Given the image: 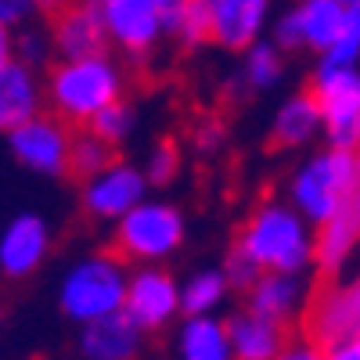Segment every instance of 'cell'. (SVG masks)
<instances>
[{
  "label": "cell",
  "mask_w": 360,
  "mask_h": 360,
  "mask_svg": "<svg viewBox=\"0 0 360 360\" xmlns=\"http://www.w3.org/2000/svg\"><path fill=\"white\" fill-rule=\"evenodd\" d=\"M231 245L263 274H310L317 263V227L288 198H259L238 224Z\"/></svg>",
  "instance_id": "6da1fadb"
},
{
  "label": "cell",
  "mask_w": 360,
  "mask_h": 360,
  "mask_svg": "<svg viewBox=\"0 0 360 360\" xmlns=\"http://www.w3.org/2000/svg\"><path fill=\"white\" fill-rule=\"evenodd\" d=\"M47 86V108L62 115L69 127L83 130L94 123L108 105L127 98V65L123 58L108 54H90V58H58V62L44 72Z\"/></svg>",
  "instance_id": "7a4b0ae2"
},
{
  "label": "cell",
  "mask_w": 360,
  "mask_h": 360,
  "mask_svg": "<svg viewBox=\"0 0 360 360\" xmlns=\"http://www.w3.org/2000/svg\"><path fill=\"white\" fill-rule=\"evenodd\" d=\"M360 188V152L321 144L295 162L285 180V198L314 227L328 224Z\"/></svg>",
  "instance_id": "3957f363"
},
{
  "label": "cell",
  "mask_w": 360,
  "mask_h": 360,
  "mask_svg": "<svg viewBox=\"0 0 360 360\" xmlns=\"http://www.w3.org/2000/svg\"><path fill=\"white\" fill-rule=\"evenodd\" d=\"M127 288H130V263L115 249H98L79 256L65 270L62 285H58V307L69 321L83 328L98 317L123 310Z\"/></svg>",
  "instance_id": "277c9868"
},
{
  "label": "cell",
  "mask_w": 360,
  "mask_h": 360,
  "mask_svg": "<svg viewBox=\"0 0 360 360\" xmlns=\"http://www.w3.org/2000/svg\"><path fill=\"white\" fill-rule=\"evenodd\" d=\"M188 242V217L176 202L152 198L134 205L123 220L112 224V249L127 263H166Z\"/></svg>",
  "instance_id": "5b68a950"
},
{
  "label": "cell",
  "mask_w": 360,
  "mask_h": 360,
  "mask_svg": "<svg viewBox=\"0 0 360 360\" xmlns=\"http://www.w3.org/2000/svg\"><path fill=\"white\" fill-rule=\"evenodd\" d=\"M310 94L321 108V144L360 152V65L317 62Z\"/></svg>",
  "instance_id": "8992f818"
},
{
  "label": "cell",
  "mask_w": 360,
  "mask_h": 360,
  "mask_svg": "<svg viewBox=\"0 0 360 360\" xmlns=\"http://www.w3.org/2000/svg\"><path fill=\"white\" fill-rule=\"evenodd\" d=\"M360 332V263L342 270L339 278H324L321 288L310 292L303 310V339H310L321 353L353 342Z\"/></svg>",
  "instance_id": "52a82bcc"
},
{
  "label": "cell",
  "mask_w": 360,
  "mask_h": 360,
  "mask_svg": "<svg viewBox=\"0 0 360 360\" xmlns=\"http://www.w3.org/2000/svg\"><path fill=\"white\" fill-rule=\"evenodd\" d=\"M105 22L112 51L123 62L144 65L166 44V15L159 0H79Z\"/></svg>",
  "instance_id": "ba28073f"
},
{
  "label": "cell",
  "mask_w": 360,
  "mask_h": 360,
  "mask_svg": "<svg viewBox=\"0 0 360 360\" xmlns=\"http://www.w3.org/2000/svg\"><path fill=\"white\" fill-rule=\"evenodd\" d=\"M8 148H11V159L47 180H62L69 176V159H72V137L76 127H69L62 115H54L51 108L33 115L29 123H22L18 130L4 134Z\"/></svg>",
  "instance_id": "9c48e42d"
},
{
  "label": "cell",
  "mask_w": 360,
  "mask_h": 360,
  "mask_svg": "<svg viewBox=\"0 0 360 360\" xmlns=\"http://www.w3.org/2000/svg\"><path fill=\"white\" fill-rule=\"evenodd\" d=\"M152 191L144 176V166L127 162V159H112L101 173L79 184V209L86 220L94 224H115L123 220L134 205H141Z\"/></svg>",
  "instance_id": "30bf717a"
},
{
  "label": "cell",
  "mask_w": 360,
  "mask_h": 360,
  "mask_svg": "<svg viewBox=\"0 0 360 360\" xmlns=\"http://www.w3.org/2000/svg\"><path fill=\"white\" fill-rule=\"evenodd\" d=\"M144 335H159L173 324L180 307V281L166 263H141L130 270V288H127V307H123Z\"/></svg>",
  "instance_id": "8fae6325"
},
{
  "label": "cell",
  "mask_w": 360,
  "mask_h": 360,
  "mask_svg": "<svg viewBox=\"0 0 360 360\" xmlns=\"http://www.w3.org/2000/svg\"><path fill=\"white\" fill-rule=\"evenodd\" d=\"M54 231L40 213H18L0 231V274L8 281H29L47 263Z\"/></svg>",
  "instance_id": "7c38bea8"
},
{
  "label": "cell",
  "mask_w": 360,
  "mask_h": 360,
  "mask_svg": "<svg viewBox=\"0 0 360 360\" xmlns=\"http://www.w3.org/2000/svg\"><path fill=\"white\" fill-rule=\"evenodd\" d=\"M213 18V47L242 54L270 33L274 0H202Z\"/></svg>",
  "instance_id": "4fadbf2b"
},
{
  "label": "cell",
  "mask_w": 360,
  "mask_h": 360,
  "mask_svg": "<svg viewBox=\"0 0 360 360\" xmlns=\"http://www.w3.org/2000/svg\"><path fill=\"white\" fill-rule=\"evenodd\" d=\"M47 112V86L44 72L29 69L25 62L11 58L0 69V134H11L33 115Z\"/></svg>",
  "instance_id": "5bb4252c"
},
{
  "label": "cell",
  "mask_w": 360,
  "mask_h": 360,
  "mask_svg": "<svg viewBox=\"0 0 360 360\" xmlns=\"http://www.w3.org/2000/svg\"><path fill=\"white\" fill-rule=\"evenodd\" d=\"M317 141H321V108H317V98L307 86V90L288 94L274 108L270 127H266V144L274 148V152H307Z\"/></svg>",
  "instance_id": "9a60e30c"
},
{
  "label": "cell",
  "mask_w": 360,
  "mask_h": 360,
  "mask_svg": "<svg viewBox=\"0 0 360 360\" xmlns=\"http://www.w3.org/2000/svg\"><path fill=\"white\" fill-rule=\"evenodd\" d=\"M224 324H227V339H231V360H278L292 342V332H288L292 324L259 317L249 307L224 317Z\"/></svg>",
  "instance_id": "2e32d148"
},
{
  "label": "cell",
  "mask_w": 360,
  "mask_h": 360,
  "mask_svg": "<svg viewBox=\"0 0 360 360\" xmlns=\"http://www.w3.org/2000/svg\"><path fill=\"white\" fill-rule=\"evenodd\" d=\"M360 252V188L339 213L317 227V263L321 278H339Z\"/></svg>",
  "instance_id": "e0dca14e"
},
{
  "label": "cell",
  "mask_w": 360,
  "mask_h": 360,
  "mask_svg": "<svg viewBox=\"0 0 360 360\" xmlns=\"http://www.w3.org/2000/svg\"><path fill=\"white\" fill-rule=\"evenodd\" d=\"M285 51L263 37L256 40L249 51H242V58H238V69L227 76V98L231 101H245L252 94H270L281 79H285Z\"/></svg>",
  "instance_id": "ac0fdd59"
},
{
  "label": "cell",
  "mask_w": 360,
  "mask_h": 360,
  "mask_svg": "<svg viewBox=\"0 0 360 360\" xmlns=\"http://www.w3.org/2000/svg\"><path fill=\"white\" fill-rule=\"evenodd\" d=\"M141 346H144V332L127 310L98 317L79 328V353L86 360H137Z\"/></svg>",
  "instance_id": "d6986e66"
},
{
  "label": "cell",
  "mask_w": 360,
  "mask_h": 360,
  "mask_svg": "<svg viewBox=\"0 0 360 360\" xmlns=\"http://www.w3.org/2000/svg\"><path fill=\"white\" fill-rule=\"evenodd\" d=\"M307 303H310V285L303 281V274H259V281L245 292V307L278 324L303 321Z\"/></svg>",
  "instance_id": "ffe728a7"
},
{
  "label": "cell",
  "mask_w": 360,
  "mask_h": 360,
  "mask_svg": "<svg viewBox=\"0 0 360 360\" xmlns=\"http://www.w3.org/2000/svg\"><path fill=\"white\" fill-rule=\"evenodd\" d=\"M47 25H51V40H54L58 58H90V54H108L112 51L101 15L94 8H86V4L65 8Z\"/></svg>",
  "instance_id": "44dd1931"
},
{
  "label": "cell",
  "mask_w": 360,
  "mask_h": 360,
  "mask_svg": "<svg viewBox=\"0 0 360 360\" xmlns=\"http://www.w3.org/2000/svg\"><path fill=\"white\" fill-rule=\"evenodd\" d=\"M292 15L303 29V44L310 54H328L332 44L339 40L342 33V18H346V8L339 0H292Z\"/></svg>",
  "instance_id": "7402d4cb"
},
{
  "label": "cell",
  "mask_w": 360,
  "mask_h": 360,
  "mask_svg": "<svg viewBox=\"0 0 360 360\" xmlns=\"http://www.w3.org/2000/svg\"><path fill=\"white\" fill-rule=\"evenodd\" d=\"M176 356L180 360H231L227 324L217 317H184L176 332Z\"/></svg>",
  "instance_id": "603a6c76"
},
{
  "label": "cell",
  "mask_w": 360,
  "mask_h": 360,
  "mask_svg": "<svg viewBox=\"0 0 360 360\" xmlns=\"http://www.w3.org/2000/svg\"><path fill=\"white\" fill-rule=\"evenodd\" d=\"M231 281L224 274V266H202L180 285V307L184 317H213L231 295Z\"/></svg>",
  "instance_id": "cb8c5ba5"
},
{
  "label": "cell",
  "mask_w": 360,
  "mask_h": 360,
  "mask_svg": "<svg viewBox=\"0 0 360 360\" xmlns=\"http://www.w3.org/2000/svg\"><path fill=\"white\" fill-rule=\"evenodd\" d=\"M166 40L180 54H195V51L213 44V18H209V8L202 4V0H191V4L180 11V18L169 25Z\"/></svg>",
  "instance_id": "d4e9b609"
},
{
  "label": "cell",
  "mask_w": 360,
  "mask_h": 360,
  "mask_svg": "<svg viewBox=\"0 0 360 360\" xmlns=\"http://www.w3.org/2000/svg\"><path fill=\"white\" fill-rule=\"evenodd\" d=\"M115 159V148L112 144H105L94 130H76V137H72V159H69V176L72 180H90L94 173H101L108 162Z\"/></svg>",
  "instance_id": "484cf974"
},
{
  "label": "cell",
  "mask_w": 360,
  "mask_h": 360,
  "mask_svg": "<svg viewBox=\"0 0 360 360\" xmlns=\"http://www.w3.org/2000/svg\"><path fill=\"white\" fill-rule=\"evenodd\" d=\"M15 58H18V62H25L29 69L47 72V69L58 62L54 40H51V25L33 22V25L18 29V33H15Z\"/></svg>",
  "instance_id": "4316f807"
},
{
  "label": "cell",
  "mask_w": 360,
  "mask_h": 360,
  "mask_svg": "<svg viewBox=\"0 0 360 360\" xmlns=\"http://www.w3.org/2000/svg\"><path fill=\"white\" fill-rule=\"evenodd\" d=\"M86 130H94L105 144H112L115 152L123 148L130 137H134V130H137V105L134 101H115V105H108L101 115H94V123H90Z\"/></svg>",
  "instance_id": "83f0119b"
},
{
  "label": "cell",
  "mask_w": 360,
  "mask_h": 360,
  "mask_svg": "<svg viewBox=\"0 0 360 360\" xmlns=\"http://www.w3.org/2000/svg\"><path fill=\"white\" fill-rule=\"evenodd\" d=\"M141 166H144V176H148V184H152V188H169V184H176L180 169H184L180 144H176L173 137L155 141L152 148H148V155H144Z\"/></svg>",
  "instance_id": "f1b7e54d"
},
{
  "label": "cell",
  "mask_w": 360,
  "mask_h": 360,
  "mask_svg": "<svg viewBox=\"0 0 360 360\" xmlns=\"http://www.w3.org/2000/svg\"><path fill=\"white\" fill-rule=\"evenodd\" d=\"M317 62H332V65H360V4L346 8L339 40L332 44V51H328V54H321Z\"/></svg>",
  "instance_id": "f546056e"
},
{
  "label": "cell",
  "mask_w": 360,
  "mask_h": 360,
  "mask_svg": "<svg viewBox=\"0 0 360 360\" xmlns=\"http://www.w3.org/2000/svg\"><path fill=\"white\" fill-rule=\"evenodd\" d=\"M224 144H227V123H224V115H202L198 123L191 127V148H195L198 155H217Z\"/></svg>",
  "instance_id": "4dcf8cb0"
},
{
  "label": "cell",
  "mask_w": 360,
  "mask_h": 360,
  "mask_svg": "<svg viewBox=\"0 0 360 360\" xmlns=\"http://www.w3.org/2000/svg\"><path fill=\"white\" fill-rule=\"evenodd\" d=\"M220 266H224V274H227L231 288H234V292H242V295H245V292L259 281V274H263V270H259V266L242 252V249H234V245L227 249V256H224V263H220Z\"/></svg>",
  "instance_id": "1f68e13d"
},
{
  "label": "cell",
  "mask_w": 360,
  "mask_h": 360,
  "mask_svg": "<svg viewBox=\"0 0 360 360\" xmlns=\"http://www.w3.org/2000/svg\"><path fill=\"white\" fill-rule=\"evenodd\" d=\"M44 11H40V0H0V22H4L8 29H25V25H33L40 22Z\"/></svg>",
  "instance_id": "d6a6232c"
},
{
  "label": "cell",
  "mask_w": 360,
  "mask_h": 360,
  "mask_svg": "<svg viewBox=\"0 0 360 360\" xmlns=\"http://www.w3.org/2000/svg\"><path fill=\"white\" fill-rule=\"evenodd\" d=\"M278 360H321V349H317L310 339H292L288 349H285Z\"/></svg>",
  "instance_id": "836d02e7"
},
{
  "label": "cell",
  "mask_w": 360,
  "mask_h": 360,
  "mask_svg": "<svg viewBox=\"0 0 360 360\" xmlns=\"http://www.w3.org/2000/svg\"><path fill=\"white\" fill-rule=\"evenodd\" d=\"M11 58H15V29H8L0 22V69H4Z\"/></svg>",
  "instance_id": "e575fe53"
},
{
  "label": "cell",
  "mask_w": 360,
  "mask_h": 360,
  "mask_svg": "<svg viewBox=\"0 0 360 360\" xmlns=\"http://www.w3.org/2000/svg\"><path fill=\"white\" fill-rule=\"evenodd\" d=\"M321 360H360V346L356 342H342V346H332V349H324Z\"/></svg>",
  "instance_id": "d590c367"
},
{
  "label": "cell",
  "mask_w": 360,
  "mask_h": 360,
  "mask_svg": "<svg viewBox=\"0 0 360 360\" xmlns=\"http://www.w3.org/2000/svg\"><path fill=\"white\" fill-rule=\"evenodd\" d=\"M159 4H162V15H166V33H169V25L180 18V11H184L191 0H159Z\"/></svg>",
  "instance_id": "8d00e7d4"
},
{
  "label": "cell",
  "mask_w": 360,
  "mask_h": 360,
  "mask_svg": "<svg viewBox=\"0 0 360 360\" xmlns=\"http://www.w3.org/2000/svg\"><path fill=\"white\" fill-rule=\"evenodd\" d=\"M72 4H79V0H40V11H44V18H54V15H62Z\"/></svg>",
  "instance_id": "74e56055"
},
{
  "label": "cell",
  "mask_w": 360,
  "mask_h": 360,
  "mask_svg": "<svg viewBox=\"0 0 360 360\" xmlns=\"http://www.w3.org/2000/svg\"><path fill=\"white\" fill-rule=\"evenodd\" d=\"M339 4H342V8H353V4H360V0H339Z\"/></svg>",
  "instance_id": "f35d334b"
},
{
  "label": "cell",
  "mask_w": 360,
  "mask_h": 360,
  "mask_svg": "<svg viewBox=\"0 0 360 360\" xmlns=\"http://www.w3.org/2000/svg\"><path fill=\"white\" fill-rule=\"evenodd\" d=\"M353 342H356V346H360V332H356V339H353Z\"/></svg>",
  "instance_id": "ab89813d"
},
{
  "label": "cell",
  "mask_w": 360,
  "mask_h": 360,
  "mask_svg": "<svg viewBox=\"0 0 360 360\" xmlns=\"http://www.w3.org/2000/svg\"><path fill=\"white\" fill-rule=\"evenodd\" d=\"M0 321H4V307H0Z\"/></svg>",
  "instance_id": "60d3db41"
}]
</instances>
